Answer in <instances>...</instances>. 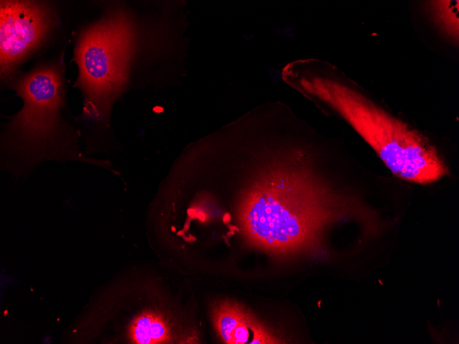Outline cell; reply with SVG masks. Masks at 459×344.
Masks as SVG:
<instances>
[{"label":"cell","mask_w":459,"mask_h":344,"mask_svg":"<svg viewBox=\"0 0 459 344\" xmlns=\"http://www.w3.org/2000/svg\"><path fill=\"white\" fill-rule=\"evenodd\" d=\"M342 78L306 67L294 87L337 111L396 177L427 185L449 174L437 148L423 133L392 115Z\"/></svg>","instance_id":"1"},{"label":"cell","mask_w":459,"mask_h":344,"mask_svg":"<svg viewBox=\"0 0 459 344\" xmlns=\"http://www.w3.org/2000/svg\"><path fill=\"white\" fill-rule=\"evenodd\" d=\"M14 88L23 106L3 133L2 170L19 178L27 176L46 161L100 163L80 154L72 128L60 115L63 82L57 68H38L20 78Z\"/></svg>","instance_id":"2"},{"label":"cell","mask_w":459,"mask_h":344,"mask_svg":"<svg viewBox=\"0 0 459 344\" xmlns=\"http://www.w3.org/2000/svg\"><path fill=\"white\" fill-rule=\"evenodd\" d=\"M130 24L122 14H109L87 27L78 42V84L85 98V113L92 118L104 119L126 82L133 51Z\"/></svg>","instance_id":"3"},{"label":"cell","mask_w":459,"mask_h":344,"mask_svg":"<svg viewBox=\"0 0 459 344\" xmlns=\"http://www.w3.org/2000/svg\"><path fill=\"white\" fill-rule=\"evenodd\" d=\"M52 18L42 3L1 2V72L8 75L41 45L48 33Z\"/></svg>","instance_id":"4"},{"label":"cell","mask_w":459,"mask_h":344,"mask_svg":"<svg viewBox=\"0 0 459 344\" xmlns=\"http://www.w3.org/2000/svg\"><path fill=\"white\" fill-rule=\"evenodd\" d=\"M213 326L227 344H274L280 340L243 306L230 300L219 301L212 309Z\"/></svg>","instance_id":"5"},{"label":"cell","mask_w":459,"mask_h":344,"mask_svg":"<svg viewBox=\"0 0 459 344\" xmlns=\"http://www.w3.org/2000/svg\"><path fill=\"white\" fill-rule=\"evenodd\" d=\"M128 334L131 341L137 344H155L168 342L170 331L164 319L153 312H144L131 322Z\"/></svg>","instance_id":"6"},{"label":"cell","mask_w":459,"mask_h":344,"mask_svg":"<svg viewBox=\"0 0 459 344\" xmlns=\"http://www.w3.org/2000/svg\"><path fill=\"white\" fill-rule=\"evenodd\" d=\"M430 16L440 31L454 42H458V1H433L428 3Z\"/></svg>","instance_id":"7"}]
</instances>
